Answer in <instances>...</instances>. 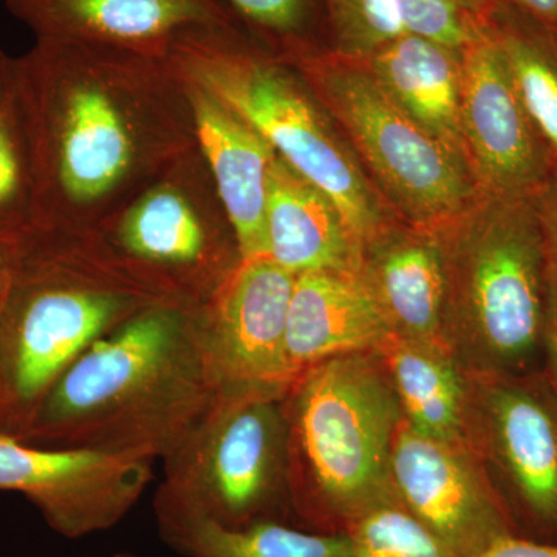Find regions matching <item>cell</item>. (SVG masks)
Listing matches in <instances>:
<instances>
[{
    "label": "cell",
    "instance_id": "6da1fadb",
    "mask_svg": "<svg viewBox=\"0 0 557 557\" xmlns=\"http://www.w3.org/2000/svg\"><path fill=\"white\" fill-rule=\"evenodd\" d=\"M30 145L38 234H84L197 149L166 61L36 39L11 64Z\"/></svg>",
    "mask_w": 557,
    "mask_h": 557
},
{
    "label": "cell",
    "instance_id": "7a4b0ae2",
    "mask_svg": "<svg viewBox=\"0 0 557 557\" xmlns=\"http://www.w3.org/2000/svg\"><path fill=\"white\" fill-rule=\"evenodd\" d=\"M219 392L194 310L160 304L81 355L14 438L164 460Z\"/></svg>",
    "mask_w": 557,
    "mask_h": 557
},
{
    "label": "cell",
    "instance_id": "3957f363",
    "mask_svg": "<svg viewBox=\"0 0 557 557\" xmlns=\"http://www.w3.org/2000/svg\"><path fill=\"white\" fill-rule=\"evenodd\" d=\"M160 304L90 233L38 234L14 263L0 317V434L17 437L81 355Z\"/></svg>",
    "mask_w": 557,
    "mask_h": 557
},
{
    "label": "cell",
    "instance_id": "277c9868",
    "mask_svg": "<svg viewBox=\"0 0 557 557\" xmlns=\"http://www.w3.org/2000/svg\"><path fill=\"white\" fill-rule=\"evenodd\" d=\"M166 62L180 78L199 84L239 113L282 160L324 190L359 242L397 218L298 70L259 46L239 24L183 33Z\"/></svg>",
    "mask_w": 557,
    "mask_h": 557
},
{
    "label": "cell",
    "instance_id": "5b68a950",
    "mask_svg": "<svg viewBox=\"0 0 557 557\" xmlns=\"http://www.w3.org/2000/svg\"><path fill=\"white\" fill-rule=\"evenodd\" d=\"M442 231L446 343L468 372L525 373L542 350L547 248L533 194L485 196Z\"/></svg>",
    "mask_w": 557,
    "mask_h": 557
},
{
    "label": "cell",
    "instance_id": "8992f818",
    "mask_svg": "<svg viewBox=\"0 0 557 557\" xmlns=\"http://www.w3.org/2000/svg\"><path fill=\"white\" fill-rule=\"evenodd\" d=\"M289 500L304 518L344 522L392 494L403 413L376 350L304 369L284 398Z\"/></svg>",
    "mask_w": 557,
    "mask_h": 557
},
{
    "label": "cell",
    "instance_id": "52a82bcc",
    "mask_svg": "<svg viewBox=\"0 0 557 557\" xmlns=\"http://www.w3.org/2000/svg\"><path fill=\"white\" fill-rule=\"evenodd\" d=\"M287 64L343 132L392 214L442 230L482 199L467 160L399 109L364 62L325 50Z\"/></svg>",
    "mask_w": 557,
    "mask_h": 557
},
{
    "label": "cell",
    "instance_id": "ba28073f",
    "mask_svg": "<svg viewBox=\"0 0 557 557\" xmlns=\"http://www.w3.org/2000/svg\"><path fill=\"white\" fill-rule=\"evenodd\" d=\"M285 394L220 391L177 449L161 460L156 519L203 520L234 530L278 520L276 509L289 500Z\"/></svg>",
    "mask_w": 557,
    "mask_h": 557
},
{
    "label": "cell",
    "instance_id": "9c48e42d",
    "mask_svg": "<svg viewBox=\"0 0 557 557\" xmlns=\"http://www.w3.org/2000/svg\"><path fill=\"white\" fill-rule=\"evenodd\" d=\"M87 233L127 277L188 310L205 306L244 260L199 148Z\"/></svg>",
    "mask_w": 557,
    "mask_h": 557
},
{
    "label": "cell",
    "instance_id": "30bf717a",
    "mask_svg": "<svg viewBox=\"0 0 557 557\" xmlns=\"http://www.w3.org/2000/svg\"><path fill=\"white\" fill-rule=\"evenodd\" d=\"M469 375L468 445L528 527L557 544V395L530 373Z\"/></svg>",
    "mask_w": 557,
    "mask_h": 557
},
{
    "label": "cell",
    "instance_id": "8fae6325",
    "mask_svg": "<svg viewBox=\"0 0 557 557\" xmlns=\"http://www.w3.org/2000/svg\"><path fill=\"white\" fill-rule=\"evenodd\" d=\"M156 461L101 450L50 448L0 434V491L32 502L62 537L119 525L153 479Z\"/></svg>",
    "mask_w": 557,
    "mask_h": 557
},
{
    "label": "cell",
    "instance_id": "7c38bea8",
    "mask_svg": "<svg viewBox=\"0 0 557 557\" xmlns=\"http://www.w3.org/2000/svg\"><path fill=\"white\" fill-rule=\"evenodd\" d=\"M388 486L454 557H474L516 533L478 453L420 434L405 420L392 446Z\"/></svg>",
    "mask_w": 557,
    "mask_h": 557
},
{
    "label": "cell",
    "instance_id": "4fadbf2b",
    "mask_svg": "<svg viewBox=\"0 0 557 557\" xmlns=\"http://www.w3.org/2000/svg\"><path fill=\"white\" fill-rule=\"evenodd\" d=\"M295 278L269 256L244 259L215 295L194 310L220 391L287 392L298 379L287 347Z\"/></svg>",
    "mask_w": 557,
    "mask_h": 557
},
{
    "label": "cell",
    "instance_id": "5bb4252c",
    "mask_svg": "<svg viewBox=\"0 0 557 557\" xmlns=\"http://www.w3.org/2000/svg\"><path fill=\"white\" fill-rule=\"evenodd\" d=\"M461 134L485 196H531L553 177L552 160L523 109L496 44L483 36L460 53Z\"/></svg>",
    "mask_w": 557,
    "mask_h": 557
},
{
    "label": "cell",
    "instance_id": "9a60e30c",
    "mask_svg": "<svg viewBox=\"0 0 557 557\" xmlns=\"http://www.w3.org/2000/svg\"><path fill=\"white\" fill-rule=\"evenodd\" d=\"M36 39L70 40L166 61L185 32L237 24L220 0H5Z\"/></svg>",
    "mask_w": 557,
    "mask_h": 557
},
{
    "label": "cell",
    "instance_id": "2e32d148",
    "mask_svg": "<svg viewBox=\"0 0 557 557\" xmlns=\"http://www.w3.org/2000/svg\"><path fill=\"white\" fill-rule=\"evenodd\" d=\"M358 274L392 335L450 350L442 231L386 220L361 242Z\"/></svg>",
    "mask_w": 557,
    "mask_h": 557
},
{
    "label": "cell",
    "instance_id": "e0dca14e",
    "mask_svg": "<svg viewBox=\"0 0 557 557\" xmlns=\"http://www.w3.org/2000/svg\"><path fill=\"white\" fill-rule=\"evenodd\" d=\"M180 79L193 113L197 148L236 231L242 256H267V185L276 152L228 104L199 84Z\"/></svg>",
    "mask_w": 557,
    "mask_h": 557
},
{
    "label": "cell",
    "instance_id": "ac0fdd59",
    "mask_svg": "<svg viewBox=\"0 0 557 557\" xmlns=\"http://www.w3.org/2000/svg\"><path fill=\"white\" fill-rule=\"evenodd\" d=\"M388 335L386 319L358 271L318 270L296 276L287 347L299 373L324 359L376 350Z\"/></svg>",
    "mask_w": 557,
    "mask_h": 557
},
{
    "label": "cell",
    "instance_id": "d6986e66",
    "mask_svg": "<svg viewBox=\"0 0 557 557\" xmlns=\"http://www.w3.org/2000/svg\"><path fill=\"white\" fill-rule=\"evenodd\" d=\"M267 256L298 276L358 271L361 242L327 194L277 156L267 185Z\"/></svg>",
    "mask_w": 557,
    "mask_h": 557
},
{
    "label": "cell",
    "instance_id": "ffe728a7",
    "mask_svg": "<svg viewBox=\"0 0 557 557\" xmlns=\"http://www.w3.org/2000/svg\"><path fill=\"white\" fill-rule=\"evenodd\" d=\"M359 61L399 109L467 160L458 51L406 32Z\"/></svg>",
    "mask_w": 557,
    "mask_h": 557
},
{
    "label": "cell",
    "instance_id": "44dd1931",
    "mask_svg": "<svg viewBox=\"0 0 557 557\" xmlns=\"http://www.w3.org/2000/svg\"><path fill=\"white\" fill-rule=\"evenodd\" d=\"M376 354L410 428L428 437L468 443L469 375L453 351L388 335Z\"/></svg>",
    "mask_w": 557,
    "mask_h": 557
},
{
    "label": "cell",
    "instance_id": "7402d4cb",
    "mask_svg": "<svg viewBox=\"0 0 557 557\" xmlns=\"http://www.w3.org/2000/svg\"><path fill=\"white\" fill-rule=\"evenodd\" d=\"M479 16L547 149L557 178V30L505 5L482 7Z\"/></svg>",
    "mask_w": 557,
    "mask_h": 557
},
{
    "label": "cell",
    "instance_id": "603a6c76",
    "mask_svg": "<svg viewBox=\"0 0 557 557\" xmlns=\"http://www.w3.org/2000/svg\"><path fill=\"white\" fill-rule=\"evenodd\" d=\"M161 539L186 557H348L344 533H311L282 520H260L244 528H225L203 520L157 519Z\"/></svg>",
    "mask_w": 557,
    "mask_h": 557
},
{
    "label": "cell",
    "instance_id": "cb8c5ba5",
    "mask_svg": "<svg viewBox=\"0 0 557 557\" xmlns=\"http://www.w3.org/2000/svg\"><path fill=\"white\" fill-rule=\"evenodd\" d=\"M38 236L30 145L13 75L0 95V258L16 263Z\"/></svg>",
    "mask_w": 557,
    "mask_h": 557
},
{
    "label": "cell",
    "instance_id": "d4e9b609",
    "mask_svg": "<svg viewBox=\"0 0 557 557\" xmlns=\"http://www.w3.org/2000/svg\"><path fill=\"white\" fill-rule=\"evenodd\" d=\"M259 46L281 61L329 50L319 0H220Z\"/></svg>",
    "mask_w": 557,
    "mask_h": 557
},
{
    "label": "cell",
    "instance_id": "484cf974",
    "mask_svg": "<svg viewBox=\"0 0 557 557\" xmlns=\"http://www.w3.org/2000/svg\"><path fill=\"white\" fill-rule=\"evenodd\" d=\"M348 557H454L394 494L347 520Z\"/></svg>",
    "mask_w": 557,
    "mask_h": 557
},
{
    "label": "cell",
    "instance_id": "4316f807",
    "mask_svg": "<svg viewBox=\"0 0 557 557\" xmlns=\"http://www.w3.org/2000/svg\"><path fill=\"white\" fill-rule=\"evenodd\" d=\"M329 51L364 60L406 33L397 0H319Z\"/></svg>",
    "mask_w": 557,
    "mask_h": 557
},
{
    "label": "cell",
    "instance_id": "83f0119b",
    "mask_svg": "<svg viewBox=\"0 0 557 557\" xmlns=\"http://www.w3.org/2000/svg\"><path fill=\"white\" fill-rule=\"evenodd\" d=\"M406 32L461 53L485 36L472 0H397Z\"/></svg>",
    "mask_w": 557,
    "mask_h": 557
},
{
    "label": "cell",
    "instance_id": "f1b7e54d",
    "mask_svg": "<svg viewBox=\"0 0 557 557\" xmlns=\"http://www.w3.org/2000/svg\"><path fill=\"white\" fill-rule=\"evenodd\" d=\"M542 350L548 366V383L557 395V269L547 260V288H545L544 329Z\"/></svg>",
    "mask_w": 557,
    "mask_h": 557
},
{
    "label": "cell",
    "instance_id": "f546056e",
    "mask_svg": "<svg viewBox=\"0 0 557 557\" xmlns=\"http://www.w3.org/2000/svg\"><path fill=\"white\" fill-rule=\"evenodd\" d=\"M533 200L544 231L548 263L557 269V178H549L547 185L533 194Z\"/></svg>",
    "mask_w": 557,
    "mask_h": 557
},
{
    "label": "cell",
    "instance_id": "4dcf8cb0",
    "mask_svg": "<svg viewBox=\"0 0 557 557\" xmlns=\"http://www.w3.org/2000/svg\"><path fill=\"white\" fill-rule=\"evenodd\" d=\"M474 557H557V544L508 534Z\"/></svg>",
    "mask_w": 557,
    "mask_h": 557
},
{
    "label": "cell",
    "instance_id": "1f68e13d",
    "mask_svg": "<svg viewBox=\"0 0 557 557\" xmlns=\"http://www.w3.org/2000/svg\"><path fill=\"white\" fill-rule=\"evenodd\" d=\"M472 2L478 13L485 5H505L522 11L528 16L557 30V0H472Z\"/></svg>",
    "mask_w": 557,
    "mask_h": 557
},
{
    "label": "cell",
    "instance_id": "d6a6232c",
    "mask_svg": "<svg viewBox=\"0 0 557 557\" xmlns=\"http://www.w3.org/2000/svg\"><path fill=\"white\" fill-rule=\"evenodd\" d=\"M14 281V265L9 260L0 258V317L9 302L11 287Z\"/></svg>",
    "mask_w": 557,
    "mask_h": 557
},
{
    "label": "cell",
    "instance_id": "836d02e7",
    "mask_svg": "<svg viewBox=\"0 0 557 557\" xmlns=\"http://www.w3.org/2000/svg\"><path fill=\"white\" fill-rule=\"evenodd\" d=\"M11 64H13V58L7 57L5 51L0 49V95L9 87L11 81Z\"/></svg>",
    "mask_w": 557,
    "mask_h": 557
},
{
    "label": "cell",
    "instance_id": "e575fe53",
    "mask_svg": "<svg viewBox=\"0 0 557 557\" xmlns=\"http://www.w3.org/2000/svg\"><path fill=\"white\" fill-rule=\"evenodd\" d=\"M113 557H138V556L132 555V553L123 552V553H116V555Z\"/></svg>",
    "mask_w": 557,
    "mask_h": 557
}]
</instances>
